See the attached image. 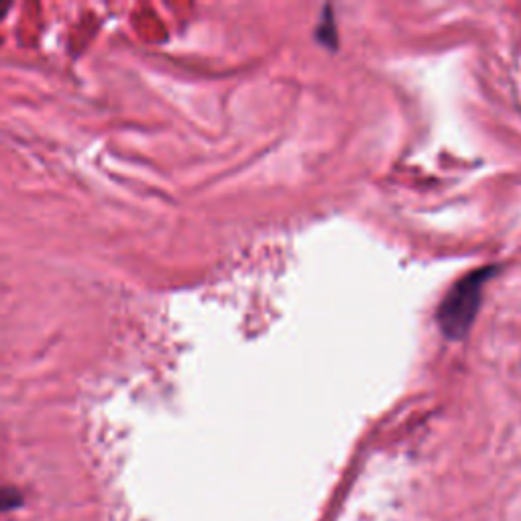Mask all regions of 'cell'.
Returning <instances> with one entry per match:
<instances>
[{"mask_svg":"<svg viewBox=\"0 0 521 521\" xmlns=\"http://www.w3.org/2000/svg\"><path fill=\"white\" fill-rule=\"evenodd\" d=\"M491 273V267L477 269L458 279L448 289L438 308V324L446 336L462 338L469 332L483 300V287Z\"/></svg>","mask_w":521,"mask_h":521,"instance_id":"obj_1","label":"cell"},{"mask_svg":"<svg viewBox=\"0 0 521 521\" xmlns=\"http://www.w3.org/2000/svg\"><path fill=\"white\" fill-rule=\"evenodd\" d=\"M25 499L17 487H0V513L23 507Z\"/></svg>","mask_w":521,"mask_h":521,"instance_id":"obj_2","label":"cell"},{"mask_svg":"<svg viewBox=\"0 0 521 521\" xmlns=\"http://www.w3.org/2000/svg\"><path fill=\"white\" fill-rule=\"evenodd\" d=\"M11 9V3H5V0H0V19H3Z\"/></svg>","mask_w":521,"mask_h":521,"instance_id":"obj_3","label":"cell"}]
</instances>
